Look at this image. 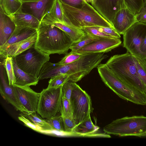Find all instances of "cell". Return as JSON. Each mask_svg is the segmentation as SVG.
<instances>
[{"label":"cell","mask_w":146,"mask_h":146,"mask_svg":"<svg viewBox=\"0 0 146 146\" xmlns=\"http://www.w3.org/2000/svg\"><path fill=\"white\" fill-rule=\"evenodd\" d=\"M83 54L71 51L70 52L66 54L65 56L57 63L60 65L69 64L78 60Z\"/></svg>","instance_id":"836d02e7"},{"label":"cell","mask_w":146,"mask_h":146,"mask_svg":"<svg viewBox=\"0 0 146 146\" xmlns=\"http://www.w3.org/2000/svg\"><path fill=\"white\" fill-rule=\"evenodd\" d=\"M99 127L92 122L90 116L77 125L72 131L68 135L77 136L87 137H110L109 135L104 134H95Z\"/></svg>","instance_id":"ac0fdd59"},{"label":"cell","mask_w":146,"mask_h":146,"mask_svg":"<svg viewBox=\"0 0 146 146\" xmlns=\"http://www.w3.org/2000/svg\"><path fill=\"white\" fill-rule=\"evenodd\" d=\"M92 27L106 34L110 35L113 37L119 38L121 37V35L113 28L99 26Z\"/></svg>","instance_id":"f35d334b"},{"label":"cell","mask_w":146,"mask_h":146,"mask_svg":"<svg viewBox=\"0 0 146 146\" xmlns=\"http://www.w3.org/2000/svg\"><path fill=\"white\" fill-rule=\"evenodd\" d=\"M40 0H20V1L23 3L33 2L39 1Z\"/></svg>","instance_id":"7bdbcfd3"},{"label":"cell","mask_w":146,"mask_h":146,"mask_svg":"<svg viewBox=\"0 0 146 146\" xmlns=\"http://www.w3.org/2000/svg\"><path fill=\"white\" fill-rule=\"evenodd\" d=\"M22 4L20 0H0V6L9 16L19 11Z\"/></svg>","instance_id":"d4e9b609"},{"label":"cell","mask_w":146,"mask_h":146,"mask_svg":"<svg viewBox=\"0 0 146 146\" xmlns=\"http://www.w3.org/2000/svg\"><path fill=\"white\" fill-rule=\"evenodd\" d=\"M61 2L76 8H81L86 2L91 4L92 0H60Z\"/></svg>","instance_id":"ab89813d"},{"label":"cell","mask_w":146,"mask_h":146,"mask_svg":"<svg viewBox=\"0 0 146 146\" xmlns=\"http://www.w3.org/2000/svg\"><path fill=\"white\" fill-rule=\"evenodd\" d=\"M37 37V32L29 37L8 46L0 51V58L5 59L7 56L14 57L31 47L35 43Z\"/></svg>","instance_id":"e0dca14e"},{"label":"cell","mask_w":146,"mask_h":146,"mask_svg":"<svg viewBox=\"0 0 146 146\" xmlns=\"http://www.w3.org/2000/svg\"><path fill=\"white\" fill-rule=\"evenodd\" d=\"M92 6L106 19L111 24L116 13L127 7L124 0H92Z\"/></svg>","instance_id":"4fadbf2b"},{"label":"cell","mask_w":146,"mask_h":146,"mask_svg":"<svg viewBox=\"0 0 146 146\" xmlns=\"http://www.w3.org/2000/svg\"><path fill=\"white\" fill-rule=\"evenodd\" d=\"M132 56L138 75L146 86V60L142 56Z\"/></svg>","instance_id":"4316f807"},{"label":"cell","mask_w":146,"mask_h":146,"mask_svg":"<svg viewBox=\"0 0 146 146\" xmlns=\"http://www.w3.org/2000/svg\"><path fill=\"white\" fill-rule=\"evenodd\" d=\"M46 24L54 25L62 30L70 36L74 42L79 41L86 35V33L81 29L66 24L57 22H50Z\"/></svg>","instance_id":"cb8c5ba5"},{"label":"cell","mask_w":146,"mask_h":146,"mask_svg":"<svg viewBox=\"0 0 146 146\" xmlns=\"http://www.w3.org/2000/svg\"><path fill=\"white\" fill-rule=\"evenodd\" d=\"M70 101L72 117L77 125L90 116L94 110L90 97L76 83Z\"/></svg>","instance_id":"9c48e42d"},{"label":"cell","mask_w":146,"mask_h":146,"mask_svg":"<svg viewBox=\"0 0 146 146\" xmlns=\"http://www.w3.org/2000/svg\"><path fill=\"white\" fill-rule=\"evenodd\" d=\"M41 22L45 23L57 22L64 24L63 10L60 0H55L51 10L45 15Z\"/></svg>","instance_id":"603a6c76"},{"label":"cell","mask_w":146,"mask_h":146,"mask_svg":"<svg viewBox=\"0 0 146 146\" xmlns=\"http://www.w3.org/2000/svg\"><path fill=\"white\" fill-rule=\"evenodd\" d=\"M55 0H40L39 1L22 3L18 11L31 14L40 22L45 15L51 10Z\"/></svg>","instance_id":"9a60e30c"},{"label":"cell","mask_w":146,"mask_h":146,"mask_svg":"<svg viewBox=\"0 0 146 146\" xmlns=\"http://www.w3.org/2000/svg\"><path fill=\"white\" fill-rule=\"evenodd\" d=\"M97 68L103 82L120 98L137 104L146 105V93L122 82L105 64H99Z\"/></svg>","instance_id":"5b68a950"},{"label":"cell","mask_w":146,"mask_h":146,"mask_svg":"<svg viewBox=\"0 0 146 146\" xmlns=\"http://www.w3.org/2000/svg\"><path fill=\"white\" fill-rule=\"evenodd\" d=\"M145 3H146V0H145Z\"/></svg>","instance_id":"ee69618b"},{"label":"cell","mask_w":146,"mask_h":146,"mask_svg":"<svg viewBox=\"0 0 146 146\" xmlns=\"http://www.w3.org/2000/svg\"><path fill=\"white\" fill-rule=\"evenodd\" d=\"M105 64L122 82L146 94V86L138 75L133 56L129 52L114 55Z\"/></svg>","instance_id":"277c9868"},{"label":"cell","mask_w":146,"mask_h":146,"mask_svg":"<svg viewBox=\"0 0 146 146\" xmlns=\"http://www.w3.org/2000/svg\"><path fill=\"white\" fill-rule=\"evenodd\" d=\"M137 21L135 15L126 7L117 11L112 20L111 24L120 35H123Z\"/></svg>","instance_id":"2e32d148"},{"label":"cell","mask_w":146,"mask_h":146,"mask_svg":"<svg viewBox=\"0 0 146 146\" xmlns=\"http://www.w3.org/2000/svg\"><path fill=\"white\" fill-rule=\"evenodd\" d=\"M121 43L119 38H100L75 52L83 54L107 52L119 46Z\"/></svg>","instance_id":"7c38bea8"},{"label":"cell","mask_w":146,"mask_h":146,"mask_svg":"<svg viewBox=\"0 0 146 146\" xmlns=\"http://www.w3.org/2000/svg\"><path fill=\"white\" fill-rule=\"evenodd\" d=\"M140 50L143 57L145 59L146 58V36L141 44Z\"/></svg>","instance_id":"b9f144b4"},{"label":"cell","mask_w":146,"mask_h":146,"mask_svg":"<svg viewBox=\"0 0 146 146\" xmlns=\"http://www.w3.org/2000/svg\"><path fill=\"white\" fill-rule=\"evenodd\" d=\"M9 16L16 26L29 27L37 30L41 23L33 15L21 11L17 12Z\"/></svg>","instance_id":"7402d4cb"},{"label":"cell","mask_w":146,"mask_h":146,"mask_svg":"<svg viewBox=\"0 0 146 146\" xmlns=\"http://www.w3.org/2000/svg\"><path fill=\"white\" fill-rule=\"evenodd\" d=\"M81 29L86 33L93 36L100 38H114L94 28L93 27H84Z\"/></svg>","instance_id":"e575fe53"},{"label":"cell","mask_w":146,"mask_h":146,"mask_svg":"<svg viewBox=\"0 0 146 146\" xmlns=\"http://www.w3.org/2000/svg\"><path fill=\"white\" fill-rule=\"evenodd\" d=\"M3 64L0 63V92L3 98L11 104L18 111L24 115L29 114L17 98L13 86H10L7 82Z\"/></svg>","instance_id":"5bb4252c"},{"label":"cell","mask_w":146,"mask_h":146,"mask_svg":"<svg viewBox=\"0 0 146 146\" xmlns=\"http://www.w3.org/2000/svg\"><path fill=\"white\" fill-rule=\"evenodd\" d=\"M60 112L62 117H72L70 101L63 96L62 97Z\"/></svg>","instance_id":"d6a6232c"},{"label":"cell","mask_w":146,"mask_h":146,"mask_svg":"<svg viewBox=\"0 0 146 146\" xmlns=\"http://www.w3.org/2000/svg\"><path fill=\"white\" fill-rule=\"evenodd\" d=\"M61 2L64 24L80 29L84 27L92 26L113 28L111 23L86 2L79 8Z\"/></svg>","instance_id":"3957f363"},{"label":"cell","mask_w":146,"mask_h":146,"mask_svg":"<svg viewBox=\"0 0 146 146\" xmlns=\"http://www.w3.org/2000/svg\"><path fill=\"white\" fill-rule=\"evenodd\" d=\"M135 17L137 21L146 23V3H145Z\"/></svg>","instance_id":"60d3db41"},{"label":"cell","mask_w":146,"mask_h":146,"mask_svg":"<svg viewBox=\"0 0 146 146\" xmlns=\"http://www.w3.org/2000/svg\"><path fill=\"white\" fill-rule=\"evenodd\" d=\"M16 81L14 85L23 86H36L39 81L38 77L21 70L18 66L14 57H12Z\"/></svg>","instance_id":"ffe728a7"},{"label":"cell","mask_w":146,"mask_h":146,"mask_svg":"<svg viewBox=\"0 0 146 146\" xmlns=\"http://www.w3.org/2000/svg\"><path fill=\"white\" fill-rule=\"evenodd\" d=\"M145 60H146V58H145Z\"/></svg>","instance_id":"f6af8a7d"},{"label":"cell","mask_w":146,"mask_h":146,"mask_svg":"<svg viewBox=\"0 0 146 146\" xmlns=\"http://www.w3.org/2000/svg\"><path fill=\"white\" fill-rule=\"evenodd\" d=\"M23 115L34 123L41 127L43 130L42 133H46L53 130L51 126L45 119H42L36 114V112L32 113L28 115Z\"/></svg>","instance_id":"83f0119b"},{"label":"cell","mask_w":146,"mask_h":146,"mask_svg":"<svg viewBox=\"0 0 146 146\" xmlns=\"http://www.w3.org/2000/svg\"><path fill=\"white\" fill-rule=\"evenodd\" d=\"M127 7L135 15L145 4V0H124Z\"/></svg>","instance_id":"1f68e13d"},{"label":"cell","mask_w":146,"mask_h":146,"mask_svg":"<svg viewBox=\"0 0 146 146\" xmlns=\"http://www.w3.org/2000/svg\"><path fill=\"white\" fill-rule=\"evenodd\" d=\"M75 83L69 80L66 82L62 86L63 96L70 101Z\"/></svg>","instance_id":"8d00e7d4"},{"label":"cell","mask_w":146,"mask_h":146,"mask_svg":"<svg viewBox=\"0 0 146 146\" xmlns=\"http://www.w3.org/2000/svg\"><path fill=\"white\" fill-rule=\"evenodd\" d=\"M0 63H2L5 68L8 78L9 84L13 86L16 80L13 62L12 57L7 56L5 59L0 58Z\"/></svg>","instance_id":"484cf974"},{"label":"cell","mask_w":146,"mask_h":146,"mask_svg":"<svg viewBox=\"0 0 146 146\" xmlns=\"http://www.w3.org/2000/svg\"><path fill=\"white\" fill-rule=\"evenodd\" d=\"M100 38L86 33L85 36L80 40L76 42H73L70 49L72 51L76 52L87 44Z\"/></svg>","instance_id":"4dcf8cb0"},{"label":"cell","mask_w":146,"mask_h":146,"mask_svg":"<svg viewBox=\"0 0 146 146\" xmlns=\"http://www.w3.org/2000/svg\"><path fill=\"white\" fill-rule=\"evenodd\" d=\"M37 32V30L29 27L16 26L15 30L7 42L0 47V51L3 50L9 45L25 39Z\"/></svg>","instance_id":"44dd1931"},{"label":"cell","mask_w":146,"mask_h":146,"mask_svg":"<svg viewBox=\"0 0 146 146\" xmlns=\"http://www.w3.org/2000/svg\"><path fill=\"white\" fill-rule=\"evenodd\" d=\"M44 119L53 130L65 133L63 119L61 115H56L54 117Z\"/></svg>","instance_id":"f1b7e54d"},{"label":"cell","mask_w":146,"mask_h":146,"mask_svg":"<svg viewBox=\"0 0 146 146\" xmlns=\"http://www.w3.org/2000/svg\"><path fill=\"white\" fill-rule=\"evenodd\" d=\"M13 86L17 98L29 114L36 112L40 93L34 91L29 86Z\"/></svg>","instance_id":"8fae6325"},{"label":"cell","mask_w":146,"mask_h":146,"mask_svg":"<svg viewBox=\"0 0 146 146\" xmlns=\"http://www.w3.org/2000/svg\"><path fill=\"white\" fill-rule=\"evenodd\" d=\"M18 119L23 122L25 126L30 128L39 132L42 133L43 131V130L41 127L34 123L23 114L19 116Z\"/></svg>","instance_id":"74e56055"},{"label":"cell","mask_w":146,"mask_h":146,"mask_svg":"<svg viewBox=\"0 0 146 146\" xmlns=\"http://www.w3.org/2000/svg\"><path fill=\"white\" fill-rule=\"evenodd\" d=\"M49 55L36 47L34 44L14 57L20 68L38 78L43 66L49 60Z\"/></svg>","instance_id":"52a82bcc"},{"label":"cell","mask_w":146,"mask_h":146,"mask_svg":"<svg viewBox=\"0 0 146 146\" xmlns=\"http://www.w3.org/2000/svg\"><path fill=\"white\" fill-rule=\"evenodd\" d=\"M146 36V23L137 21L123 34V46L133 55L142 56L141 44Z\"/></svg>","instance_id":"30bf717a"},{"label":"cell","mask_w":146,"mask_h":146,"mask_svg":"<svg viewBox=\"0 0 146 146\" xmlns=\"http://www.w3.org/2000/svg\"><path fill=\"white\" fill-rule=\"evenodd\" d=\"M108 135L120 137L146 136V117L143 115L126 116L113 121L104 128Z\"/></svg>","instance_id":"8992f818"},{"label":"cell","mask_w":146,"mask_h":146,"mask_svg":"<svg viewBox=\"0 0 146 146\" xmlns=\"http://www.w3.org/2000/svg\"><path fill=\"white\" fill-rule=\"evenodd\" d=\"M104 52L84 54L79 59L71 63L64 65L47 62L42 67L38 77L39 80L62 74L71 75L72 82H76L97 67L108 56Z\"/></svg>","instance_id":"6da1fadb"},{"label":"cell","mask_w":146,"mask_h":146,"mask_svg":"<svg viewBox=\"0 0 146 146\" xmlns=\"http://www.w3.org/2000/svg\"><path fill=\"white\" fill-rule=\"evenodd\" d=\"M62 86L55 88L47 87L40 93L36 112L42 118H50L60 112L63 96Z\"/></svg>","instance_id":"ba28073f"},{"label":"cell","mask_w":146,"mask_h":146,"mask_svg":"<svg viewBox=\"0 0 146 146\" xmlns=\"http://www.w3.org/2000/svg\"><path fill=\"white\" fill-rule=\"evenodd\" d=\"M72 81L71 75L62 74L52 77L49 81L48 87L55 88L62 86L66 82Z\"/></svg>","instance_id":"f546056e"},{"label":"cell","mask_w":146,"mask_h":146,"mask_svg":"<svg viewBox=\"0 0 146 146\" xmlns=\"http://www.w3.org/2000/svg\"><path fill=\"white\" fill-rule=\"evenodd\" d=\"M64 125V134L68 135L72 131L77 125L72 116L62 117Z\"/></svg>","instance_id":"d590c367"},{"label":"cell","mask_w":146,"mask_h":146,"mask_svg":"<svg viewBox=\"0 0 146 146\" xmlns=\"http://www.w3.org/2000/svg\"><path fill=\"white\" fill-rule=\"evenodd\" d=\"M35 46L49 54H66L74 42L70 36L54 25L41 22Z\"/></svg>","instance_id":"7a4b0ae2"},{"label":"cell","mask_w":146,"mask_h":146,"mask_svg":"<svg viewBox=\"0 0 146 146\" xmlns=\"http://www.w3.org/2000/svg\"><path fill=\"white\" fill-rule=\"evenodd\" d=\"M16 26L10 16L5 13L0 6V47L8 40Z\"/></svg>","instance_id":"d6986e66"}]
</instances>
